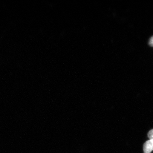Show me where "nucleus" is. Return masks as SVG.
Wrapping results in <instances>:
<instances>
[{
  "instance_id": "f257e3e1",
  "label": "nucleus",
  "mask_w": 153,
  "mask_h": 153,
  "mask_svg": "<svg viewBox=\"0 0 153 153\" xmlns=\"http://www.w3.org/2000/svg\"><path fill=\"white\" fill-rule=\"evenodd\" d=\"M153 151V140H149L143 145L144 153H151Z\"/></svg>"
},
{
  "instance_id": "f03ea898",
  "label": "nucleus",
  "mask_w": 153,
  "mask_h": 153,
  "mask_svg": "<svg viewBox=\"0 0 153 153\" xmlns=\"http://www.w3.org/2000/svg\"><path fill=\"white\" fill-rule=\"evenodd\" d=\"M148 136L150 140H153V129L149 132L148 134Z\"/></svg>"
},
{
  "instance_id": "7ed1b4c3",
  "label": "nucleus",
  "mask_w": 153,
  "mask_h": 153,
  "mask_svg": "<svg viewBox=\"0 0 153 153\" xmlns=\"http://www.w3.org/2000/svg\"><path fill=\"white\" fill-rule=\"evenodd\" d=\"M149 44L151 47H153V36L150 39Z\"/></svg>"
}]
</instances>
